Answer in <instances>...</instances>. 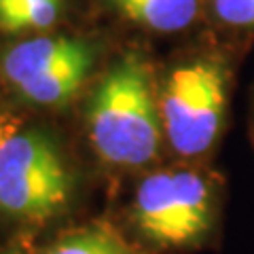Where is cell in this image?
Returning <instances> with one entry per match:
<instances>
[{
    "label": "cell",
    "mask_w": 254,
    "mask_h": 254,
    "mask_svg": "<svg viewBox=\"0 0 254 254\" xmlns=\"http://www.w3.org/2000/svg\"><path fill=\"white\" fill-rule=\"evenodd\" d=\"M87 136L98 157L115 168H144L161 148L163 121L148 62L136 51L121 55L85 108Z\"/></svg>",
    "instance_id": "obj_1"
},
{
    "label": "cell",
    "mask_w": 254,
    "mask_h": 254,
    "mask_svg": "<svg viewBox=\"0 0 254 254\" xmlns=\"http://www.w3.org/2000/svg\"><path fill=\"white\" fill-rule=\"evenodd\" d=\"M235 58L222 49L193 55L165 76L159 91L163 136L178 157L201 159L225 131Z\"/></svg>",
    "instance_id": "obj_2"
},
{
    "label": "cell",
    "mask_w": 254,
    "mask_h": 254,
    "mask_svg": "<svg viewBox=\"0 0 254 254\" xmlns=\"http://www.w3.org/2000/svg\"><path fill=\"white\" fill-rule=\"evenodd\" d=\"M222 212V185L214 174L174 168L140 180L131 201V225L159 250L197 248L212 240Z\"/></svg>",
    "instance_id": "obj_3"
},
{
    "label": "cell",
    "mask_w": 254,
    "mask_h": 254,
    "mask_svg": "<svg viewBox=\"0 0 254 254\" xmlns=\"http://www.w3.org/2000/svg\"><path fill=\"white\" fill-rule=\"evenodd\" d=\"M70 172L55 140L17 127L0 142V212L15 220L47 222L70 205Z\"/></svg>",
    "instance_id": "obj_4"
},
{
    "label": "cell",
    "mask_w": 254,
    "mask_h": 254,
    "mask_svg": "<svg viewBox=\"0 0 254 254\" xmlns=\"http://www.w3.org/2000/svg\"><path fill=\"white\" fill-rule=\"evenodd\" d=\"M93 68V45L74 36H32L9 47L0 74L34 106H64L74 98Z\"/></svg>",
    "instance_id": "obj_5"
},
{
    "label": "cell",
    "mask_w": 254,
    "mask_h": 254,
    "mask_svg": "<svg viewBox=\"0 0 254 254\" xmlns=\"http://www.w3.org/2000/svg\"><path fill=\"white\" fill-rule=\"evenodd\" d=\"M205 2L208 0H108L125 19L159 34L190 28L203 15Z\"/></svg>",
    "instance_id": "obj_6"
},
{
    "label": "cell",
    "mask_w": 254,
    "mask_h": 254,
    "mask_svg": "<svg viewBox=\"0 0 254 254\" xmlns=\"http://www.w3.org/2000/svg\"><path fill=\"white\" fill-rule=\"evenodd\" d=\"M38 254H148L125 240V237L104 222L72 229L60 235Z\"/></svg>",
    "instance_id": "obj_7"
},
{
    "label": "cell",
    "mask_w": 254,
    "mask_h": 254,
    "mask_svg": "<svg viewBox=\"0 0 254 254\" xmlns=\"http://www.w3.org/2000/svg\"><path fill=\"white\" fill-rule=\"evenodd\" d=\"M64 0H0V30L6 34L49 30Z\"/></svg>",
    "instance_id": "obj_8"
},
{
    "label": "cell",
    "mask_w": 254,
    "mask_h": 254,
    "mask_svg": "<svg viewBox=\"0 0 254 254\" xmlns=\"http://www.w3.org/2000/svg\"><path fill=\"white\" fill-rule=\"evenodd\" d=\"M205 11L216 26L237 36L254 34V0H208Z\"/></svg>",
    "instance_id": "obj_9"
},
{
    "label": "cell",
    "mask_w": 254,
    "mask_h": 254,
    "mask_svg": "<svg viewBox=\"0 0 254 254\" xmlns=\"http://www.w3.org/2000/svg\"><path fill=\"white\" fill-rule=\"evenodd\" d=\"M19 127V123L15 121L13 117H9V115H2L0 113V142H2L6 136H9L11 131H15Z\"/></svg>",
    "instance_id": "obj_10"
},
{
    "label": "cell",
    "mask_w": 254,
    "mask_h": 254,
    "mask_svg": "<svg viewBox=\"0 0 254 254\" xmlns=\"http://www.w3.org/2000/svg\"><path fill=\"white\" fill-rule=\"evenodd\" d=\"M0 254H23V252H17V250H2Z\"/></svg>",
    "instance_id": "obj_11"
},
{
    "label": "cell",
    "mask_w": 254,
    "mask_h": 254,
    "mask_svg": "<svg viewBox=\"0 0 254 254\" xmlns=\"http://www.w3.org/2000/svg\"><path fill=\"white\" fill-rule=\"evenodd\" d=\"M252 136H254V106H252Z\"/></svg>",
    "instance_id": "obj_12"
}]
</instances>
